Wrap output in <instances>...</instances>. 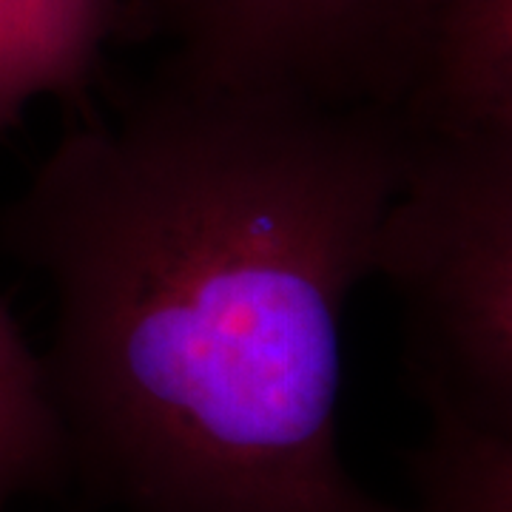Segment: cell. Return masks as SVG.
Returning <instances> with one entry per match:
<instances>
[{"label":"cell","instance_id":"obj_1","mask_svg":"<svg viewBox=\"0 0 512 512\" xmlns=\"http://www.w3.org/2000/svg\"><path fill=\"white\" fill-rule=\"evenodd\" d=\"M0 214L52 293L72 478L120 512H416L350 476L345 311L402 177L384 106L163 60L77 111Z\"/></svg>","mask_w":512,"mask_h":512},{"label":"cell","instance_id":"obj_2","mask_svg":"<svg viewBox=\"0 0 512 512\" xmlns=\"http://www.w3.org/2000/svg\"><path fill=\"white\" fill-rule=\"evenodd\" d=\"M373 276L402 296L421 399L512 427V134L407 126Z\"/></svg>","mask_w":512,"mask_h":512},{"label":"cell","instance_id":"obj_3","mask_svg":"<svg viewBox=\"0 0 512 512\" xmlns=\"http://www.w3.org/2000/svg\"><path fill=\"white\" fill-rule=\"evenodd\" d=\"M123 37L188 72L342 106L402 109L427 0H123Z\"/></svg>","mask_w":512,"mask_h":512},{"label":"cell","instance_id":"obj_4","mask_svg":"<svg viewBox=\"0 0 512 512\" xmlns=\"http://www.w3.org/2000/svg\"><path fill=\"white\" fill-rule=\"evenodd\" d=\"M399 114L413 128L512 134V0H427Z\"/></svg>","mask_w":512,"mask_h":512},{"label":"cell","instance_id":"obj_5","mask_svg":"<svg viewBox=\"0 0 512 512\" xmlns=\"http://www.w3.org/2000/svg\"><path fill=\"white\" fill-rule=\"evenodd\" d=\"M123 0H0V140L40 97L92 106Z\"/></svg>","mask_w":512,"mask_h":512},{"label":"cell","instance_id":"obj_6","mask_svg":"<svg viewBox=\"0 0 512 512\" xmlns=\"http://www.w3.org/2000/svg\"><path fill=\"white\" fill-rule=\"evenodd\" d=\"M72 481V453L43 356L0 299V512Z\"/></svg>","mask_w":512,"mask_h":512},{"label":"cell","instance_id":"obj_7","mask_svg":"<svg viewBox=\"0 0 512 512\" xmlns=\"http://www.w3.org/2000/svg\"><path fill=\"white\" fill-rule=\"evenodd\" d=\"M430 433L413 453L416 512H512V427L424 399Z\"/></svg>","mask_w":512,"mask_h":512}]
</instances>
